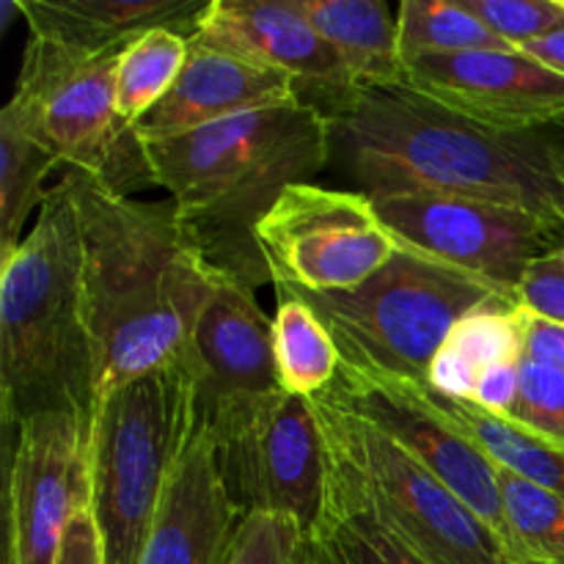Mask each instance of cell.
Instances as JSON below:
<instances>
[{"mask_svg":"<svg viewBox=\"0 0 564 564\" xmlns=\"http://www.w3.org/2000/svg\"><path fill=\"white\" fill-rule=\"evenodd\" d=\"M325 119L330 163L367 196L479 198L527 209L564 231V124H485L408 83L356 91Z\"/></svg>","mask_w":564,"mask_h":564,"instance_id":"cell-1","label":"cell"},{"mask_svg":"<svg viewBox=\"0 0 564 564\" xmlns=\"http://www.w3.org/2000/svg\"><path fill=\"white\" fill-rule=\"evenodd\" d=\"M83 248L97 400L187 361L215 273L176 218L174 202H138L64 169Z\"/></svg>","mask_w":564,"mask_h":564,"instance_id":"cell-2","label":"cell"},{"mask_svg":"<svg viewBox=\"0 0 564 564\" xmlns=\"http://www.w3.org/2000/svg\"><path fill=\"white\" fill-rule=\"evenodd\" d=\"M147 143L154 185L215 275L246 290L273 284L257 226L281 193L330 163L328 119L306 102L231 116Z\"/></svg>","mask_w":564,"mask_h":564,"instance_id":"cell-3","label":"cell"},{"mask_svg":"<svg viewBox=\"0 0 564 564\" xmlns=\"http://www.w3.org/2000/svg\"><path fill=\"white\" fill-rule=\"evenodd\" d=\"M97 405L80 229L58 180L20 248L0 264V419L6 433L47 413L91 427Z\"/></svg>","mask_w":564,"mask_h":564,"instance_id":"cell-4","label":"cell"},{"mask_svg":"<svg viewBox=\"0 0 564 564\" xmlns=\"http://www.w3.org/2000/svg\"><path fill=\"white\" fill-rule=\"evenodd\" d=\"M202 430L191 361L171 364L99 400L88 446L91 516L105 564H138L171 477Z\"/></svg>","mask_w":564,"mask_h":564,"instance_id":"cell-5","label":"cell"},{"mask_svg":"<svg viewBox=\"0 0 564 564\" xmlns=\"http://www.w3.org/2000/svg\"><path fill=\"white\" fill-rule=\"evenodd\" d=\"M330 505L367 512L427 564H510L499 534L435 474L356 413L312 397Z\"/></svg>","mask_w":564,"mask_h":564,"instance_id":"cell-6","label":"cell"},{"mask_svg":"<svg viewBox=\"0 0 564 564\" xmlns=\"http://www.w3.org/2000/svg\"><path fill=\"white\" fill-rule=\"evenodd\" d=\"M292 295L303 297L328 325L341 361L422 386H427L430 364L457 323L494 303L518 306L510 292L405 246L358 290Z\"/></svg>","mask_w":564,"mask_h":564,"instance_id":"cell-7","label":"cell"},{"mask_svg":"<svg viewBox=\"0 0 564 564\" xmlns=\"http://www.w3.org/2000/svg\"><path fill=\"white\" fill-rule=\"evenodd\" d=\"M119 53L80 55L33 39L6 108L61 160L108 191L132 196L154 185L147 143L116 105Z\"/></svg>","mask_w":564,"mask_h":564,"instance_id":"cell-8","label":"cell"},{"mask_svg":"<svg viewBox=\"0 0 564 564\" xmlns=\"http://www.w3.org/2000/svg\"><path fill=\"white\" fill-rule=\"evenodd\" d=\"M215 468L237 518L284 516L312 532L325 512L328 463L306 397L273 391L202 413Z\"/></svg>","mask_w":564,"mask_h":564,"instance_id":"cell-9","label":"cell"},{"mask_svg":"<svg viewBox=\"0 0 564 564\" xmlns=\"http://www.w3.org/2000/svg\"><path fill=\"white\" fill-rule=\"evenodd\" d=\"M257 242L279 290L314 295L358 290L400 251L367 193L317 182L286 187Z\"/></svg>","mask_w":564,"mask_h":564,"instance_id":"cell-10","label":"cell"},{"mask_svg":"<svg viewBox=\"0 0 564 564\" xmlns=\"http://www.w3.org/2000/svg\"><path fill=\"white\" fill-rule=\"evenodd\" d=\"M369 198L400 246L516 297L527 270L564 248V231L527 209L438 193H386Z\"/></svg>","mask_w":564,"mask_h":564,"instance_id":"cell-11","label":"cell"},{"mask_svg":"<svg viewBox=\"0 0 564 564\" xmlns=\"http://www.w3.org/2000/svg\"><path fill=\"white\" fill-rule=\"evenodd\" d=\"M317 397L356 413L389 435L413 460L435 474L457 499L466 501L499 534L507 549V521L496 482V463L444 416L430 386L341 361L334 383Z\"/></svg>","mask_w":564,"mask_h":564,"instance_id":"cell-12","label":"cell"},{"mask_svg":"<svg viewBox=\"0 0 564 564\" xmlns=\"http://www.w3.org/2000/svg\"><path fill=\"white\" fill-rule=\"evenodd\" d=\"M91 427L47 413L17 427L9 471V564H55L72 518L91 510Z\"/></svg>","mask_w":564,"mask_h":564,"instance_id":"cell-13","label":"cell"},{"mask_svg":"<svg viewBox=\"0 0 564 564\" xmlns=\"http://www.w3.org/2000/svg\"><path fill=\"white\" fill-rule=\"evenodd\" d=\"M191 39L292 77L301 102L325 116L358 91L301 0H207Z\"/></svg>","mask_w":564,"mask_h":564,"instance_id":"cell-14","label":"cell"},{"mask_svg":"<svg viewBox=\"0 0 564 564\" xmlns=\"http://www.w3.org/2000/svg\"><path fill=\"white\" fill-rule=\"evenodd\" d=\"M402 83L485 124L507 130L564 124V75L523 50L424 55L408 61Z\"/></svg>","mask_w":564,"mask_h":564,"instance_id":"cell-15","label":"cell"},{"mask_svg":"<svg viewBox=\"0 0 564 564\" xmlns=\"http://www.w3.org/2000/svg\"><path fill=\"white\" fill-rule=\"evenodd\" d=\"M187 361L198 378L202 413L281 391L273 317L259 306L257 292L224 275H215L213 295L198 317Z\"/></svg>","mask_w":564,"mask_h":564,"instance_id":"cell-16","label":"cell"},{"mask_svg":"<svg viewBox=\"0 0 564 564\" xmlns=\"http://www.w3.org/2000/svg\"><path fill=\"white\" fill-rule=\"evenodd\" d=\"M290 102H301L292 77L191 39L180 80L135 127L143 141H154Z\"/></svg>","mask_w":564,"mask_h":564,"instance_id":"cell-17","label":"cell"},{"mask_svg":"<svg viewBox=\"0 0 564 564\" xmlns=\"http://www.w3.org/2000/svg\"><path fill=\"white\" fill-rule=\"evenodd\" d=\"M240 523L218 477L213 444L198 430L171 477L138 564H224Z\"/></svg>","mask_w":564,"mask_h":564,"instance_id":"cell-18","label":"cell"},{"mask_svg":"<svg viewBox=\"0 0 564 564\" xmlns=\"http://www.w3.org/2000/svg\"><path fill=\"white\" fill-rule=\"evenodd\" d=\"M204 6L202 0H20L33 39L80 55L121 53L158 28L193 36Z\"/></svg>","mask_w":564,"mask_h":564,"instance_id":"cell-19","label":"cell"},{"mask_svg":"<svg viewBox=\"0 0 564 564\" xmlns=\"http://www.w3.org/2000/svg\"><path fill=\"white\" fill-rule=\"evenodd\" d=\"M301 9L336 50L358 91L402 83L400 33L383 0H301Z\"/></svg>","mask_w":564,"mask_h":564,"instance_id":"cell-20","label":"cell"},{"mask_svg":"<svg viewBox=\"0 0 564 564\" xmlns=\"http://www.w3.org/2000/svg\"><path fill=\"white\" fill-rule=\"evenodd\" d=\"M521 358L516 303H494L468 314L430 364L427 386L455 402H471L485 369Z\"/></svg>","mask_w":564,"mask_h":564,"instance_id":"cell-21","label":"cell"},{"mask_svg":"<svg viewBox=\"0 0 564 564\" xmlns=\"http://www.w3.org/2000/svg\"><path fill=\"white\" fill-rule=\"evenodd\" d=\"M61 169L53 149L9 108L0 110V264L20 248L28 218L47 202L44 180Z\"/></svg>","mask_w":564,"mask_h":564,"instance_id":"cell-22","label":"cell"},{"mask_svg":"<svg viewBox=\"0 0 564 564\" xmlns=\"http://www.w3.org/2000/svg\"><path fill=\"white\" fill-rule=\"evenodd\" d=\"M275 292H279V306L273 317V352L279 386L286 394L312 400L336 380L341 350L328 325L303 297L286 290Z\"/></svg>","mask_w":564,"mask_h":564,"instance_id":"cell-23","label":"cell"},{"mask_svg":"<svg viewBox=\"0 0 564 564\" xmlns=\"http://www.w3.org/2000/svg\"><path fill=\"white\" fill-rule=\"evenodd\" d=\"M433 397L444 416L457 430H463L496 466L507 468V471L518 474V477L564 499V449L529 433L521 424L505 416H494V413L482 411L471 402L446 400L435 391Z\"/></svg>","mask_w":564,"mask_h":564,"instance_id":"cell-24","label":"cell"},{"mask_svg":"<svg viewBox=\"0 0 564 564\" xmlns=\"http://www.w3.org/2000/svg\"><path fill=\"white\" fill-rule=\"evenodd\" d=\"M191 53V36L158 28L127 44L116 64V105L121 119L138 124L149 110L169 97Z\"/></svg>","mask_w":564,"mask_h":564,"instance_id":"cell-25","label":"cell"},{"mask_svg":"<svg viewBox=\"0 0 564 564\" xmlns=\"http://www.w3.org/2000/svg\"><path fill=\"white\" fill-rule=\"evenodd\" d=\"M510 564H564V499L496 466Z\"/></svg>","mask_w":564,"mask_h":564,"instance_id":"cell-26","label":"cell"},{"mask_svg":"<svg viewBox=\"0 0 564 564\" xmlns=\"http://www.w3.org/2000/svg\"><path fill=\"white\" fill-rule=\"evenodd\" d=\"M402 64L424 55L518 50L496 36L460 0H402L397 11Z\"/></svg>","mask_w":564,"mask_h":564,"instance_id":"cell-27","label":"cell"},{"mask_svg":"<svg viewBox=\"0 0 564 564\" xmlns=\"http://www.w3.org/2000/svg\"><path fill=\"white\" fill-rule=\"evenodd\" d=\"M303 564H427L391 538L367 512L325 501L317 527L306 534Z\"/></svg>","mask_w":564,"mask_h":564,"instance_id":"cell-28","label":"cell"},{"mask_svg":"<svg viewBox=\"0 0 564 564\" xmlns=\"http://www.w3.org/2000/svg\"><path fill=\"white\" fill-rule=\"evenodd\" d=\"M479 22L512 47L564 31V0H460Z\"/></svg>","mask_w":564,"mask_h":564,"instance_id":"cell-29","label":"cell"},{"mask_svg":"<svg viewBox=\"0 0 564 564\" xmlns=\"http://www.w3.org/2000/svg\"><path fill=\"white\" fill-rule=\"evenodd\" d=\"M507 419L564 449V372L521 361V389Z\"/></svg>","mask_w":564,"mask_h":564,"instance_id":"cell-30","label":"cell"},{"mask_svg":"<svg viewBox=\"0 0 564 564\" xmlns=\"http://www.w3.org/2000/svg\"><path fill=\"white\" fill-rule=\"evenodd\" d=\"M306 532L284 516L240 518L224 564H303Z\"/></svg>","mask_w":564,"mask_h":564,"instance_id":"cell-31","label":"cell"},{"mask_svg":"<svg viewBox=\"0 0 564 564\" xmlns=\"http://www.w3.org/2000/svg\"><path fill=\"white\" fill-rule=\"evenodd\" d=\"M518 306L564 325V257L560 251L538 259L518 286Z\"/></svg>","mask_w":564,"mask_h":564,"instance_id":"cell-32","label":"cell"},{"mask_svg":"<svg viewBox=\"0 0 564 564\" xmlns=\"http://www.w3.org/2000/svg\"><path fill=\"white\" fill-rule=\"evenodd\" d=\"M518 330H521V358L538 367L564 372V325L545 319L529 308L518 306Z\"/></svg>","mask_w":564,"mask_h":564,"instance_id":"cell-33","label":"cell"},{"mask_svg":"<svg viewBox=\"0 0 564 564\" xmlns=\"http://www.w3.org/2000/svg\"><path fill=\"white\" fill-rule=\"evenodd\" d=\"M521 361H501L496 367L485 369L474 389L471 405L482 408V411L494 413V416H510L512 405L518 400V389H521Z\"/></svg>","mask_w":564,"mask_h":564,"instance_id":"cell-34","label":"cell"},{"mask_svg":"<svg viewBox=\"0 0 564 564\" xmlns=\"http://www.w3.org/2000/svg\"><path fill=\"white\" fill-rule=\"evenodd\" d=\"M55 564H105L102 540L91 510H80L72 518Z\"/></svg>","mask_w":564,"mask_h":564,"instance_id":"cell-35","label":"cell"},{"mask_svg":"<svg viewBox=\"0 0 564 564\" xmlns=\"http://www.w3.org/2000/svg\"><path fill=\"white\" fill-rule=\"evenodd\" d=\"M523 53H529L532 58L543 61L545 66H551V69L562 72L564 75V31L560 33H551V36L545 39H538V42L527 44V47H521Z\"/></svg>","mask_w":564,"mask_h":564,"instance_id":"cell-36","label":"cell"},{"mask_svg":"<svg viewBox=\"0 0 564 564\" xmlns=\"http://www.w3.org/2000/svg\"><path fill=\"white\" fill-rule=\"evenodd\" d=\"M516 564H543V562H516Z\"/></svg>","mask_w":564,"mask_h":564,"instance_id":"cell-37","label":"cell"},{"mask_svg":"<svg viewBox=\"0 0 564 564\" xmlns=\"http://www.w3.org/2000/svg\"><path fill=\"white\" fill-rule=\"evenodd\" d=\"M560 253H562V257H564V248H562V251H560Z\"/></svg>","mask_w":564,"mask_h":564,"instance_id":"cell-38","label":"cell"}]
</instances>
